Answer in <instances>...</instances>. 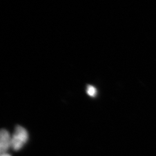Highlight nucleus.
Masks as SVG:
<instances>
[{
	"label": "nucleus",
	"instance_id": "7ed1b4c3",
	"mask_svg": "<svg viewBox=\"0 0 156 156\" xmlns=\"http://www.w3.org/2000/svg\"><path fill=\"white\" fill-rule=\"evenodd\" d=\"M87 94L90 97H94L97 94V90L93 86L88 85L87 87Z\"/></svg>",
	"mask_w": 156,
	"mask_h": 156
},
{
	"label": "nucleus",
	"instance_id": "f03ea898",
	"mask_svg": "<svg viewBox=\"0 0 156 156\" xmlns=\"http://www.w3.org/2000/svg\"><path fill=\"white\" fill-rule=\"evenodd\" d=\"M11 138L9 133L6 129H2L0 133V153L5 154L11 147Z\"/></svg>",
	"mask_w": 156,
	"mask_h": 156
},
{
	"label": "nucleus",
	"instance_id": "20e7f679",
	"mask_svg": "<svg viewBox=\"0 0 156 156\" xmlns=\"http://www.w3.org/2000/svg\"><path fill=\"white\" fill-rule=\"evenodd\" d=\"M1 156H11L10 154H7V153H5V154H2V155H1Z\"/></svg>",
	"mask_w": 156,
	"mask_h": 156
},
{
	"label": "nucleus",
	"instance_id": "f257e3e1",
	"mask_svg": "<svg viewBox=\"0 0 156 156\" xmlns=\"http://www.w3.org/2000/svg\"><path fill=\"white\" fill-rule=\"evenodd\" d=\"M28 139L27 130L22 126H17L11 138V147L14 151H19L26 144Z\"/></svg>",
	"mask_w": 156,
	"mask_h": 156
}]
</instances>
